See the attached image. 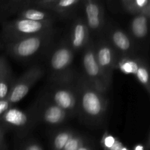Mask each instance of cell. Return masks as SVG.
<instances>
[{
  "label": "cell",
  "mask_w": 150,
  "mask_h": 150,
  "mask_svg": "<svg viewBox=\"0 0 150 150\" xmlns=\"http://www.w3.org/2000/svg\"><path fill=\"white\" fill-rule=\"evenodd\" d=\"M37 122L49 125H59L64 122L70 114L56 105L48 97L41 98L32 109Z\"/></svg>",
  "instance_id": "7"
},
{
  "label": "cell",
  "mask_w": 150,
  "mask_h": 150,
  "mask_svg": "<svg viewBox=\"0 0 150 150\" xmlns=\"http://www.w3.org/2000/svg\"><path fill=\"white\" fill-rule=\"evenodd\" d=\"M46 96L54 103L70 115L77 112V96L75 86L72 84H54Z\"/></svg>",
  "instance_id": "10"
},
{
  "label": "cell",
  "mask_w": 150,
  "mask_h": 150,
  "mask_svg": "<svg viewBox=\"0 0 150 150\" xmlns=\"http://www.w3.org/2000/svg\"><path fill=\"white\" fill-rule=\"evenodd\" d=\"M54 31L29 37L4 45L7 54L16 59L26 61L42 52L52 40Z\"/></svg>",
  "instance_id": "4"
},
{
  "label": "cell",
  "mask_w": 150,
  "mask_h": 150,
  "mask_svg": "<svg viewBox=\"0 0 150 150\" xmlns=\"http://www.w3.org/2000/svg\"><path fill=\"white\" fill-rule=\"evenodd\" d=\"M10 66L7 59L6 56L1 55L0 56V79L2 76L3 73L6 70V69Z\"/></svg>",
  "instance_id": "26"
},
{
  "label": "cell",
  "mask_w": 150,
  "mask_h": 150,
  "mask_svg": "<svg viewBox=\"0 0 150 150\" xmlns=\"http://www.w3.org/2000/svg\"><path fill=\"white\" fill-rule=\"evenodd\" d=\"M19 18L35 21H54V17L51 13L45 10L35 8H27L22 10L19 14Z\"/></svg>",
  "instance_id": "16"
},
{
  "label": "cell",
  "mask_w": 150,
  "mask_h": 150,
  "mask_svg": "<svg viewBox=\"0 0 150 150\" xmlns=\"http://www.w3.org/2000/svg\"><path fill=\"white\" fill-rule=\"evenodd\" d=\"M75 86L77 96V113L85 123L98 126L103 122L108 108V100L104 92L98 90L83 76Z\"/></svg>",
  "instance_id": "1"
},
{
  "label": "cell",
  "mask_w": 150,
  "mask_h": 150,
  "mask_svg": "<svg viewBox=\"0 0 150 150\" xmlns=\"http://www.w3.org/2000/svg\"><path fill=\"white\" fill-rule=\"evenodd\" d=\"M53 25L54 21H35L18 18L3 23L1 41L4 45L29 37L54 31Z\"/></svg>",
  "instance_id": "2"
},
{
  "label": "cell",
  "mask_w": 150,
  "mask_h": 150,
  "mask_svg": "<svg viewBox=\"0 0 150 150\" xmlns=\"http://www.w3.org/2000/svg\"><path fill=\"white\" fill-rule=\"evenodd\" d=\"M139 83L144 86L148 94L150 93V82H149V70L147 64L144 60L141 62L136 74L134 75Z\"/></svg>",
  "instance_id": "20"
},
{
  "label": "cell",
  "mask_w": 150,
  "mask_h": 150,
  "mask_svg": "<svg viewBox=\"0 0 150 150\" xmlns=\"http://www.w3.org/2000/svg\"><path fill=\"white\" fill-rule=\"evenodd\" d=\"M83 76L98 90L105 93L109 89L97 62L95 54V45L89 42L85 48L82 57Z\"/></svg>",
  "instance_id": "5"
},
{
  "label": "cell",
  "mask_w": 150,
  "mask_h": 150,
  "mask_svg": "<svg viewBox=\"0 0 150 150\" xmlns=\"http://www.w3.org/2000/svg\"><path fill=\"white\" fill-rule=\"evenodd\" d=\"M81 0H57L46 9L59 14H66L75 8Z\"/></svg>",
  "instance_id": "19"
},
{
  "label": "cell",
  "mask_w": 150,
  "mask_h": 150,
  "mask_svg": "<svg viewBox=\"0 0 150 150\" xmlns=\"http://www.w3.org/2000/svg\"><path fill=\"white\" fill-rule=\"evenodd\" d=\"M20 150H43V149L37 142L29 141L22 145Z\"/></svg>",
  "instance_id": "24"
},
{
  "label": "cell",
  "mask_w": 150,
  "mask_h": 150,
  "mask_svg": "<svg viewBox=\"0 0 150 150\" xmlns=\"http://www.w3.org/2000/svg\"><path fill=\"white\" fill-rule=\"evenodd\" d=\"M1 146H0V150H1Z\"/></svg>",
  "instance_id": "34"
},
{
  "label": "cell",
  "mask_w": 150,
  "mask_h": 150,
  "mask_svg": "<svg viewBox=\"0 0 150 150\" xmlns=\"http://www.w3.org/2000/svg\"><path fill=\"white\" fill-rule=\"evenodd\" d=\"M122 4L125 10L127 12L131 13L132 8H133V0H122Z\"/></svg>",
  "instance_id": "28"
},
{
  "label": "cell",
  "mask_w": 150,
  "mask_h": 150,
  "mask_svg": "<svg viewBox=\"0 0 150 150\" xmlns=\"http://www.w3.org/2000/svg\"><path fill=\"white\" fill-rule=\"evenodd\" d=\"M101 144L105 150H122L125 146L118 139L109 134L108 132L104 133L101 140Z\"/></svg>",
  "instance_id": "21"
},
{
  "label": "cell",
  "mask_w": 150,
  "mask_h": 150,
  "mask_svg": "<svg viewBox=\"0 0 150 150\" xmlns=\"http://www.w3.org/2000/svg\"><path fill=\"white\" fill-rule=\"evenodd\" d=\"M78 150H92V148L90 145L86 144V142H85L84 144H83L82 145V146H81V147Z\"/></svg>",
  "instance_id": "29"
},
{
  "label": "cell",
  "mask_w": 150,
  "mask_h": 150,
  "mask_svg": "<svg viewBox=\"0 0 150 150\" xmlns=\"http://www.w3.org/2000/svg\"><path fill=\"white\" fill-rule=\"evenodd\" d=\"M12 105L10 103V102H9V100H7V98L0 100V119H1V117L4 115V113H5L7 110L10 109Z\"/></svg>",
  "instance_id": "25"
},
{
  "label": "cell",
  "mask_w": 150,
  "mask_h": 150,
  "mask_svg": "<svg viewBox=\"0 0 150 150\" xmlns=\"http://www.w3.org/2000/svg\"><path fill=\"white\" fill-rule=\"evenodd\" d=\"M43 74V68L40 66L35 65L30 67L21 76L15 80L7 98L12 106L21 100L29 93L31 88L42 77Z\"/></svg>",
  "instance_id": "6"
},
{
  "label": "cell",
  "mask_w": 150,
  "mask_h": 150,
  "mask_svg": "<svg viewBox=\"0 0 150 150\" xmlns=\"http://www.w3.org/2000/svg\"><path fill=\"white\" fill-rule=\"evenodd\" d=\"M122 150H129V149H127V147H125V146H124V147H123L122 149Z\"/></svg>",
  "instance_id": "33"
},
{
  "label": "cell",
  "mask_w": 150,
  "mask_h": 150,
  "mask_svg": "<svg viewBox=\"0 0 150 150\" xmlns=\"http://www.w3.org/2000/svg\"><path fill=\"white\" fill-rule=\"evenodd\" d=\"M109 42L117 52L120 53L122 56H133L135 51L133 39L120 28L114 27L108 33Z\"/></svg>",
  "instance_id": "12"
},
{
  "label": "cell",
  "mask_w": 150,
  "mask_h": 150,
  "mask_svg": "<svg viewBox=\"0 0 150 150\" xmlns=\"http://www.w3.org/2000/svg\"><path fill=\"white\" fill-rule=\"evenodd\" d=\"M15 80L16 79L13 76L11 67L10 65L6 69L0 79V100L7 98Z\"/></svg>",
  "instance_id": "17"
},
{
  "label": "cell",
  "mask_w": 150,
  "mask_h": 150,
  "mask_svg": "<svg viewBox=\"0 0 150 150\" xmlns=\"http://www.w3.org/2000/svg\"><path fill=\"white\" fill-rule=\"evenodd\" d=\"M74 134V132L70 129H64L56 133L52 139L53 150H62Z\"/></svg>",
  "instance_id": "18"
},
{
  "label": "cell",
  "mask_w": 150,
  "mask_h": 150,
  "mask_svg": "<svg viewBox=\"0 0 150 150\" xmlns=\"http://www.w3.org/2000/svg\"><path fill=\"white\" fill-rule=\"evenodd\" d=\"M4 48V43H3V42L1 41V40H0V49H1V48Z\"/></svg>",
  "instance_id": "32"
},
{
  "label": "cell",
  "mask_w": 150,
  "mask_h": 150,
  "mask_svg": "<svg viewBox=\"0 0 150 150\" xmlns=\"http://www.w3.org/2000/svg\"><path fill=\"white\" fill-rule=\"evenodd\" d=\"M131 14H144L150 17L149 0H133Z\"/></svg>",
  "instance_id": "22"
},
{
  "label": "cell",
  "mask_w": 150,
  "mask_h": 150,
  "mask_svg": "<svg viewBox=\"0 0 150 150\" xmlns=\"http://www.w3.org/2000/svg\"><path fill=\"white\" fill-rule=\"evenodd\" d=\"M142 60L133 56H122L118 58L116 69H119L125 74L135 75Z\"/></svg>",
  "instance_id": "15"
},
{
  "label": "cell",
  "mask_w": 150,
  "mask_h": 150,
  "mask_svg": "<svg viewBox=\"0 0 150 150\" xmlns=\"http://www.w3.org/2000/svg\"><path fill=\"white\" fill-rule=\"evenodd\" d=\"M4 140V131L1 127H0V146L2 144V142Z\"/></svg>",
  "instance_id": "30"
},
{
  "label": "cell",
  "mask_w": 150,
  "mask_h": 150,
  "mask_svg": "<svg viewBox=\"0 0 150 150\" xmlns=\"http://www.w3.org/2000/svg\"><path fill=\"white\" fill-rule=\"evenodd\" d=\"M95 54L104 79L110 87L112 82L113 72L116 69L118 60L117 51L108 41L101 40L95 45Z\"/></svg>",
  "instance_id": "8"
},
{
  "label": "cell",
  "mask_w": 150,
  "mask_h": 150,
  "mask_svg": "<svg viewBox=\"0 0 150 150\" xmlns=\"http://www.w3.org/2000/svg\"><path fill=\"white\" fill-rule=\"evenodd\" d=\"M0 122L4 126L13 129L22 136L33 127L36 120L32 110L25 111L12 106L4 113L0 119Z\"/></svg>",
  "instance_id": "9"
},
{
  "label": "cell",
  "mask_w": 150,
  "mask_h": 150,
  "mask_svg": "<svg viewBox=\"0 0 150 150\" xmlns=\"http://www.w3.org/2000/svg\"><path fill=\"white\" fill-rule=\"evenodd\" d=\"M133 150H144V146L142 144H137L135 146Z\"/></svg>",
  "instance_id": "31"
},
{
  "label": "cell",
  "mask_w": 150,
  "mask_h": 150,
  "mask_svg": "<svg viewBox=\"0 0 150 150\" xmlns=\"http://www.w3.org/2000/svg\"><path fill=\"white\" fill-rule=\"evenodd\" d=\"M86 23L89 31L100 32L105 24L104 10L99 0H83Z\"/></svg>",
  "instance_id": "11"
},
{
  "label": "cell",
  "mask_w": 150,
  "mask_h": 150,
  "mask_svg": "<svg viewBox=\"0 0 150 150\" xmlns=\"http://www.w3.org/2000/svg\"><path fill=\"white\" fill-rule=\"evenodd\" d=\"M74 51L69 42H61L51 53L49 58L51 80L54 84H72L74 80L73 61Z\"/></svg>",
  "instance_id": "3"
},
{
  "label": "cell",
  "mask_w": 150,
  "mask_h": 150,
  "mask_svg": "<svg viewBox=\"0 0 150 150\" xmlns=\"http://www.w3.org/2000/svg\"><path fill=\"white\" fill-rule=\"evenodd\" d=\"M89 43V29L86 21L78 18L72 26L69 44L73 51L85 48Z\"/></svg>",
  "instance_id": "13"
},
{
  "label": "cell",
  "mask_w": 150,
  "mask_h": 150,
  "mask_svg": "<svg viewBox=\"0 0 150 150\" xmlns=\"http://www.w3.org/2000/svg\"><path fill=\"white\" fill-rule=\"evenodd\" d=\"M57 1V0H36L35 3L38 4V6H40L44 8H47L48 6L51 5Z\"/></svg>",
  "instance_id": "27"
},
{
  "label": "cell",
  "mask_w": 150,
  "mask_h": 150,
  "mask_svg": "<svg viewBox=\"0 0 150 150\" xmlns=\"http://www.w3.org/2000/svg\"><path fill=\"white\" fill-rule=\"evenodd\" d=\"M86 142L84 137L80 134L75 133L68 141L62 150H78Z\"/></svg>",
  "instance_id": "23"
},
{
  "label": "cell",
  "mask_w": 150,
  "mask_h": 150,
  "mask_svg": "<svg viewBox=\"0 0 150 150\" xmlns=\"http://www.w3.org/2000/svg\"><path fill=\"white\" fill-rule=\"evenodd\" d=\"M149 17L144 14L136 15L130 23L131 38L136 40H144L148 36V21Z\"/></svg>",
  "instance_id": "14"
}]
</instances>
